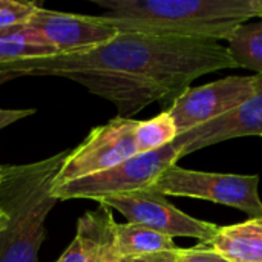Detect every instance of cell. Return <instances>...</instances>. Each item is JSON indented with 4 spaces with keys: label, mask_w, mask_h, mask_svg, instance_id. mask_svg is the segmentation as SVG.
<instances>
[{
    "label": "cell",
    "mask_w": 262,
    "mask_h": 262,
    "mask_svg": "<svg viewBox=\"0 0 262 262\" xmlns=\"http://www.w3.org/2000/svg\"><path fill=\"white\" fill-rule=\"evenodd\" d=\"M238 68L227 46L215 40L120 32L88 52L51 55L3 64L21 75L64 77L111 101L132 118L155 101H173L203 75Z\"/></svg>",
    "instance_id": "1"
},
{
    "label": "cell",
    "mask_w": 262,
    "mask_h": 262,
    "mask_svg": "<svg viewBox=\"0 0 262 262\" xmlns=\"http://www.w3.org/2000/svg\"><path fill=\"white\" fill-rule=\"evenodd\" d=\"M118 32L227 40L250 21L253 0H94Z\"/></svg>",
    "instance_id": "2"
},
{
    "label": "cell",
    "mask_w": 262,
    "mask_h": 262,
    "mask_svg": "<svg viewBox=\"0 0 262 262\" xmlns=\"http://www.w3.org/2000/svg\"><path fill=\"white\" fill-rule=\"evenodd\" d=\"M69 150L28 164L0 166V262H38L45 241V221L57 200V173Z\"/></svg>",
    "instance_id": "3"
},
{
    "label": "cell",
    "mask_w": 262,
    "mask_h": 262,
    "mask_svg": "<svg viewBox=\"0 0 262 262\" xmlns=\"http://www.w3.org/2000/svg\"><path fill=\"white\" fill-rule=\"evenodd\" d=\"M178 160L180 152L172 143L154 152L137 154L109 170L54 186L52 196L57 201L91 200L100 203L107 198L150 190L155 181Z\"/></svg>",
    "instance_id": "4"
},
{
    "label": "cell",
    "mask_w": 262,
    "mask_h": 262,
    "mask_svg": "<svg viewBox=\"0 0 262 262\" xmlns=\"http://www.w3.org/2000/svg\"><path fill=\"white\" fill-rule=\"evenodd\" d=\"M163 196H181L210 201L244 212L249 218H262L259 175H236L169 167L152 186Z\"/></svg>",
    "instance_id": "5"
},
{
    "label": "cell",
    "mask_w": 262,
    "mask_h": 262,
    "mask_svg": "<svg viewBox=\"0 0 262 262\" xmlns=\"http://www.w3.org/2000/svg\"><path fill=\"white\" fill-rule=\"evenodd\" d=\"M137 120L115 117L94 127L63 161L54 186L91 177L115 167L138 154L135 146Z\"/></svg>",
    "instance_id": "6"
},
{
    "label": "cell",
    "mask_w": 262,
    "mask_h": 262,
    "mask_svg": "<svg viewBox=\"0 0 262 262\" xmlns=\"http://www.w3.org/2000/svg\"><path fill=\"white\" fill-rule=\"evenodd\" d=\"M262 92V75H230L203 86L187 88L166 109L178 135L212 121Z\"/></svg>",
    "instance_id": "7"
},
{
    "label": "cell",
    "mask_w": 262,
    "mask_h": 262,
    "mask_svg": "<svg viewBox=\"0 0 262 262\" xmlns=\"http://www.w3.org/2000/svg\"><path fill=\"white\" fill-rule=\"evenodd\" d=\"M98 204L120 212L127 223L146 226L170 238H193L200 241V244H209L220 227L213 223H207L181 212L169 203L166 196L154 190L107 198Z\"/></svg>",
    "instance_id": "8"
},
{
    "label": "cell",
    "mask_w": 262,
    "mask_h": 262,
    "mask_svg": "<svg viewBox=\"0 0 262 262\" xmlns=\"http://www.w3.org/2000/svg\"><path fill=\"white\" fill-rule=\"evenodd\" d=\"M26 26L51 43L57 55L88 52L114 40L120 32L101 15H81L45 9L40 5L31 14Z\"/></svg>",
    "instance_id": "9"
},
{
    "label": "cell",
    "mask_w": 262,
    "mask_h": 262,
    "mask_svg": "<svg viewBox=\"0 0 262 262\" xmlns=\"http://www.w3.org/2000/svg\"><path fill=\"white\" fill-rule=\"evenodd\" d=\"M243 137L262 138V92L233 111L180 134L173 146L178 149L180 158H183L204 147Z\"/></svg>",
    "instance_id": "10"
},
{
    "label": "cell",
    "mask_w": 262,
    "mask_h": 262,
    "mask_svg": "<svg viewBox=\"0 0 262 262\" xmlns=\"http://www.w3.org/2000/svg\"><path fill=\"white\" fill-rule=\"evenodd\" d=\"M115 220L112 210L103 204L86 212L77 224L72 239L84 262H120L123 258L117 249Z\"/></svg>",
    "instance_id": "11"
},
{
    "label": "cell",
    "mask_w": 262,
    "mask_h": 262,
    "mask_svg": "<svg viewBox=\"0 0 262 262\" xmlns=\"http://www.w3.org/2000/svg\"><path fill=\"white\" fill-rule=\"evenodd\" d=\"M206 246L229 262H262V218L218 227Z\"/></svg>",
    "instance_id": "12"
},
{
    "label": "cell",
    "mask_w": 262,
    "mask_h": 262,
    "mask_svg": "<svg viewBox=\"0 0 262 262\" xmlns=\"http://www.w3.org/2000/svg\"><path fill=\"white\" fill-rule=\"evenodd\" d=\"M115 236L118 253L126 259L143 258L178 249L173 243V238L135 223H117Z\"/></svg>",
    "instance_id": "13"
},
{
    "label": "cell",
    "mask_w": 262,
    "mask_h": 262,
    "mask_svg": "<svg viewBox=\"0 0 262 262\" xmlns=\"http://www.w3.org/2000/svg\"><path fill=\"white\" fill-rule=\"evenodd\" d=\"M51 55H57L55 48L26 25L0 34V66Z\"/></svg>",
    "instance_id": "14"
},
{
    "label": "cell",
    "mask_w": 262,
    "mask_h": 262,
    "mask_svg": "<svg viewBox=\"0 0 262 262\" xmlns=\"http://www.w3.org/2000/svg\"><path fill=\"white\" fill-rule=\"evenodd\" d=\"M227 48L238 68L262 75V20L239 26L229 38Z\"/></svg>",
    "instance_id": "15"
},
{
    "label": "cell",
    "mask_w": 262,
    "mask_h": 262,
    "mask_svg": "<svg viewBox=\"0 0 262 262\" xmlns=\"http://www.w3.org/2000/svg\"><path fill=\"white\" fill-rule=\"evenodd\" d=\"M177 137V126L167 111H163L150 120L138 121L135 127V146L138 154L154 152L169 146Z\"/></svg>",
    "instance_id": "16"
},
{
    "label": "cell",
    "mask_w": 262,
    "mask_h": 262,
    "mask_svg": "<svg viewBox=\"0 0 262 262\" xmlns=\"http://www.w3.org/2000/svg\"><path fill=\"white\" fill-rule=\"evenodd\" d=\"M38 5L35 2H17L11 0L8 6L0 9V34L26 25L31 14Z\"/></svg>",
    "instance_id": "17"
},
{
    "label": "cell",
    "mask_w": 262,
    "mask_h": 262,
    "mask_svg": "<svg viewBox=\"0 0 262 262\" xmlns=\"http://www.w3.org/2000/svg\"><path fill=\"white\" fill-rule=\"evenodd\" d=\"M177 262H229L206 244H198L192 249L177 250Z\"/></svg>",
    "instance_id": "18"
},
{
    "label": "cell",
    "mask_w": 262,
    "mask_h": 262,
    "mask_svg": "<svg viewBox=\"0 0 262 262\" xmlns=\"http://www.w3.org/2000/svg\"><path fill=\"white\" fill-rule=\"evenodd\" d=\"M35 109H0V129L11 126L29 115H34Z\"/></svg>",
    "instance_id": "19"
},
{
    "label": "cell",
    "mask_w": 262,
    "mask_h": 262,
    "mask_svg": "<svg viewBox=\"0 0 262 262\" xmlns=\"http://www.w3.org/2000/svg\"><path fill=\"white\" fill-rule=\"evenodd\" d=\"M177 250L155 253V255H149V256H143V258H135V259H130V262H177Z\"/></svg>",
    "instance_id": "20"
},
{
    "label": "cell",
    "mask_w": 262,
    "mask_h": 262,
    "mask_svg": "<svg viewBox=\"0 0 262 262\" xmlns=\"http://www.w3.org/2000/svg\"><path fill=\"white\" fill-rule=\"evenodd\" d=\"M17 77H20V75L15 74V72L0 69V84H3V83H6V81H9V80H14V78H17Z\"/></svg>",
    "instance_id": "21"
},
{
    "label": "cell",
    "mask_w": 262,
    "mask_h": 262,
    "mask_svg": "<svg viewBox=\"0 0 262 262\" xmlns=\"http://www.w3.org/2000/svg\"><path fill=\"white\" fill-rule=\"evenodd\" d=\"M253 8H255L256 17H259L262 20V0H253Z\"/></svg>",
    "instance_id": "22"
},
{
    "label": "cell",
    "mask_w": 262,
    "mask_h": 262,
    "mask_svg": "<svg viewBox=\"0 0 262 262\" xmlns=\"http://www.w3.org/2000/svg\"><path fill=\"white\" fill-rule=\"evenodd\" d=\"M5 221H6V218H5V213H3V212L0 210V229H2L3 226H5Z\"/></svg>",
    "instance_id": "23"
},
{
    "label": "cell",
    "mask_w": 262,
    "mask_h": 262,
    "mask_svg": "<svg viewBox=\"0 0 262 262\" xmlns=\"http://www.w3.org/2000/svg\"><path fill=\"white\" fill-rule=\"evenodd\" d=\"M9 2H11V0H0V9H2V8H5V6H8V5H9Z\"/></svg>",
    "instance_id": "24"
},
{
    "label": "cell",
    "mask_w": 262,
    "mask_h": 262,
    "mask_svg": "<svg viewBox=\"0 0 262 262\" xmlns=\"http://www.w3.org/2000/svg\"><path fill=\"white\" fill-rule=\"evenodd\" d=\"M120 262H130V259H126V258H123V259H121Z\"/></svg>",
    "instance_id": "25"
}]
</instances>
